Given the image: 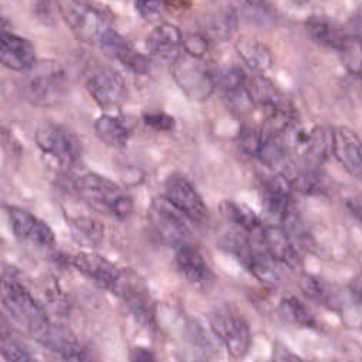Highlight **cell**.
Returning a JSON list of instances; mask_svg holds the SVG:
<instances>
[{"instance_id": "cell-1", "label": "cell", "mask_w": 362, "mask_h": 362, "mask_svg": "<svg viewBox=\"0 0 362 362\" xmlns=\"http://www.w3.org/2000/svg\"><path fill=\"white\" fill-rule=\"evenodd\" d=\"M18 90L25 102L38 107L59 103L68 90V74L55 59H41L23 74Z\"/></svg>"}, {"instance_id": "cell-2", "label": "cell", "mask_w": 362, "mask_h": 362, "mask_svg": "<svg viewBox=\"0 0 362 362\" xmlns=\"http://www.w3.org/2000/svg\"><path fill=\"white\" fill-rule=\"evenodd\" d=\"M74 189L79 198L93 211L117 221L127 219L133 212V201L110 180L86 173L74 181Z\"/></svg>"}, {"instance_id": "cell-3", "label": "cell", "mask_w": 362, "mask_h": 362, "mask_svg": "<svg viewBox=\"0 0 362 362\" xmlns=\"http://www.w3.org/2000/svg\"><path fill=\"white\" fill-rule=\"evenodd\" d=\"M1 304L10 317L24 325L31 335L49 322L45 310L25 288L13 267L3 269Z\"/></svg>"}, {"instance_id": "cell-4", "label": "cell", "mask_w": 362, "mask_h": 362, "mask_svg": "<svg viewBox=\"0 0 362 362\" xmlns=\"http://www.w3.org/2000/svg\"><path fill=\"white\" fill-rule=\"evenodd\" d=\"M283 140L287 153L301 160V167L318 168L332 154L334 127L317 124L307 130L296 120L283 130Z\"/></svg>"}, {"instance_id": "cell-5", "label": "cell", "mask_w": 362, "mask_h": 362, "mask_svg": "<svg viewBox=\"0 0 362 362\" xmlns=\"http://www.w3.org/2000/svg\"><path fill=\"white\" fill-rule=\"evenodd\" d=\"M57 7L65 24L81 41H99L102 34L112 28L113 17L105 7L76 0L58 1Z\"/></svg>"}, {"instance_id": "cell-6", "label": "cell", "mask_w": 362, "mask_h": 362, "mask_svg": "<svg viewBox=\"0 0 362 362\" xmlns=\"http://www.w3.org/2000/svg\"><path fill=\"white\" fill-rule=\"evenodd\" d=\"M171 75L181 90L197 102H205L218 88V75L204 58H195L185 52L171 64Z\"/></svg>"}, {"instance_id": "cell-7", "label": "cell", "mask_w": 362, "mask_h": 362, "mask_svg": "<svg viewBox=\"0 0 362 362\" xmlns=\"http://www.w3.org/2000/svg\"><path fill=\"white\" fill-rule=\"evenodd\" d=\"M83 83L92 99L103 109L117 107L127 98V86L120 72L99 61L88 62Z\"/></svg>"}, {"instance_id": "cell-8", "label": "cell", "mask_w": 362, "mask_h": 362, "mask_svg": "<svg viewBox=\"0 0 362 362\" xmlns=\"http://www.w3.org/2000/svg\"><path fill=\"white\" fill-rule=\"evenodd\" d=\"M34 139L40 150L64 168H72L81 161V143L75 133L64 124L44 120L37 126Z\"/></svg>"}, {"instance_id": "cell-9", "label": "cell", "mask_w": 362, "mask_h": 362, "mask_svg": "<svg viewBox=\"0 0 362 362\" xmlns=\"http://www.w3.org/2000/svg\"><path fill=\"white\" fill-rule=\"evenodd\" d=\"M209 325L233 358H243L247 354L252 334L247 321L238 311L228 305L214 308L209 314Z\"/></svg>"}, {"instance_id": "cell-10", "label": "cell", "mask_w": 362, "mask_h": 362, "mask_svg": "<svg viewBox=\"0 0 362 362\" xmlns=\"http://www.w3.org/2000/svg\"><path fill=\"white\" fill-rule=\"evenodd\" d=\"M6 212L11 230L23 246L35 252H45L54 247V233L44 221L18 206L8 205L6 206Z\"/></svg>"}, {"instance_id": "cell-11", "label": "cell", "mask_w": 362, "mask_h": 362, "mask_svg": "<svg viewBox=\"0 0 362 362\" xmlns=\"http://www.w3.org/2000/svg\"><path fill=\"white\" fill-rule=\"evenodd\" d=\"M148 223L160 242L165 245L184 246L189 236L187 218L165 197H158L151 202L148 211Z\"/></svg>"}, {"instance_id": "cell-12", "label": "cell", "mask_w": 362, "mask_h": 362, "mask_svg": "<svg viewBox=\"0 0 362 362\" xmlns=\"http://www.w3.org/2000/svg\"><path fill=\"white\" fill-rule=\"evenodd\" d=\"M218 88L225 106L235 116L249 115L256 106V96L247 85L246 74L239 66H230L218 75Z\"/></svg>"}, {"instance_id": "cell-13", "label": "cell", "mask_w": 362, "mask_h": 362, "mask_svg": "<svg viewBox=\"0 0 362 362\" xmlns=\"http://www.w3.org/2000/svg\"><path fill=\"white\" fill-rule=\"evenodd\" d=\"M164 197L187 219L202 223L208 219V209L195 187L181 174H171L164 184Z\"/></svg>"}, {"instance_id": "cell-14", "label": "cell", "mask_w": 362, "mask_h": 362, "mask_svg": "<svg viewBox=\"0 0 362 362\" xmlns=\"http://www.w3.org/2000/svg\"><path fill=\"white\" fill-rule=\"evenodd\" d=\"M71 263L81 274L92 280L100 288L115 294L119 293L123 284L122 273L107 259L92 252H81L72 257Z\"/></svg>"}, {"instance_id": "cell-15", "label": "cell", "mask_w": 362, "mask_h": 362, "mask_svg": "<svg viewBox=\"0 0 362 362\" xmlns=\"http://www.w3.org/2000/svg\"><path fill=\"white\" fill-rule=\"evenodd\" d=\"M100 49L109 58L122 64L126 69L137 75H146L151 69V61L147 55L136 51L132 44L116 30H106L99 38Z\"/></svg>"}, {"instance_id": "cell-16", "label": "cell", "mask_w": 362, "mask_h": 362, "mask_svg": "<svg viewBox=\"0 0 362 362\" xmlns=\"http://www.w3.org/2000/svg\"><path fill=\"white\" fill-rule=\"evenodd\" d=\"M0 61L7 69L27 72L37 64V54L31 41L11 31H1Z\"/></svg>"}, {"instance_id": "cell-17", "label": "cell", "mask_w": 362, "mask_h": 362, "mask_svg": "<svg viewBox=\"0 0 362 362\" xmlns=\"http://www.w3.org/2000/svg\"><path fill=\"white\" fill-rule=\"evenodd\" d=\"M259 240L267 253L277 262L291 270L301 267V257L294 247L290 235L280 226L266 225L259 230Z\"/></svg>"}, {"instance_id": "cell-18", "label": "cell", "mask_w": 362, "mask_h": 362, "mask_svg": "<svg viewBox=\"0 0 362 362\" xmlns=\"http://www.w3.org/2000/svg\"><path fill=\"white\" fill-rule=\"evenodd\" d=\"M146 47L151 55L173 64L184 52V35L177 25L163 21L150 31Z\"/></svg>"}, {"instance_id": "cell-19", "label": "cell", "mask_w": 362, "mask_h": 362, "mask_svg": "<svg viewBox=\"0 0 362 362\" xmlns=\"http://www.w3.org/2000/svg\"><path fill=\"white\" fill-rule=\"evenodd\" d=\"M332 154L351 175L362 178V140L354 130L345 126L334 129Z\"/></svg>"}, {"instance_id": "cell-20", "label": "cell", "mask_w": 362, "mask_h": 362, "mask_svg": "<svg viewBox=\"0 0 362 362\" xmlns=\"http://www.w3.org/2000/svg\"><path fill=\"white\" fill-rule=\"evenodd\" d=\"M291 191L293 189L284 174L274 175L263 184V205L266 211L273 216L279 218L281 223L297 212V208L291 197Z\"/></svg>"}, {"instance_id": "cell-21", "label": "cell", "mask_w": 362, "mask_h": 362, "mask_svg": "<svg viewBox=\"0 0 362 362\" xmlns=\"http://www.w3.org/2000/svg\"><path fill=\"white\" fill-rule=\"evenodd\" d=\"M308 35L318 44L344 52L355 40L348 31L334 20L324 16H311L305 20Z\"/></svg>"}, {"instance_id": "cell-22", "label": "cell", "mask_w": 362, "mask_h": 362, "mask_svg": "<svg viewBox=\"0 0 362 362\" xmlns=\"http://www.w3.org/2000/svg\"><path fill=\"white\" fill-rule=\"evenodd\" d=\"M239 14L235 7L223 6L201 16L199 28L209 41H228L238 30Z\"/></svg>"}, {"instance_id": "cell-23", "label": "cell", "mask_w": 362, "mask_h": 362, "mask_svg": "<svg viewBox=\"0 0 362 362\" xmlns=\"http://www.w3.org/2000/svg\"><path fill=\"white\" fill-rule=\"evenodd\" d=\"M175 263L188 281L202 288L209 287L215 281L212 270L208 267L204 256L198 249L189 245L180 246L175 252Z\"/></svg>"}, {"instance_id": "cell-24", "label": "cell", "mask_w": 362, "mask_h": 362, "mask_svg": "<svg viewBox=\"0 0 362 362\" xmlns=\"http://www.w3.org/2000/svg\"><path fill=\"white\" fill-rule=\"evenodd\" d=\"M235 48L246 66L259 75L269 71L273 65V52L257 38L242 35L238 38Z\"/></svg>"}, {"instance_id": "cell-25", "label": "cell", "mask_w": 362, "mask_h": 362, "mask_svg": "<svg viewBox=\"0 0 362 362\" xmlns=\"http://www.w3.org/2000/svg\"><path fill=\"white\" fill-rule=\"evenodd\" d=\"M293 191H297L304 195L321 197L327 195L329 191V182L327 177L318 168L300 167L290 170L284 174Z\"/></svg>"}, {"instance_id": "cell-26", "label": "cell", "mask_w": 362, "mask_h": 362, "mask_svg": "<svg viewBox=\"0 0 362 362\" xmlns=\"http://www.w3.org/2000/svg\"><path fill=\"white\" fill-rule=\"evenodd\" d=\"M245 269H247L249 273L262 284L269 287L277 286L281 279L279 263L267 253L260 240L255 242L253 253L249 262L246 263Z\"/></svg>"}, {"instance_id": "cell-27", "label": "cell", "mask_w": 362, "mask_h": 362, "mask_svg": "<svg viewBox=\"0 0 362 362\" xmlns=\"http://www.w3.org/2000/svg\"><path fill=\"white\" fill-rule=\"evenodd\" d=\"M117 296L123 298L126 307L140 324L146 327L153 324L154 308L147 291L143 287H139L133 283H123Z\"/></svg>"}, {"instance_id": "cell-28", "label": "cell", "mask_w": 362, "mask_h": 362, "mask_svg": "<svg viewBox=\"0 0 362 362\" xmlns=\"http://www.w3.org/2000/svg\"><path fill=\"white\" fill-rule=\"evenodd\" d=\"M72 240L85 249H95L103 240V225L95 218L79 215L68 219Z\"/></svg>"}, {"instance_id": "cell-29", "label": "cell", "mask_w": 362, "mask_h": 362, "mask_svg": "<svg viewBox=\"0 0 362 362\" xmlns=\"http://www.w3.org/2000/svg\"><path fill=\"white\" fill-rule=\"evenodd\" d=\"M95 133L105 144L122 148L127 144L130 132L126 123L116 116L102 115L95 120Z\"/></svg>"}, {"instance_id": "cell-30", "label": "cell", "mask_w": 362, "mask_h": 362, "mask_svg": "<svg viewBox=\"0 0 362 362\" xmlns=\"http://www.w3.org/2000/svg\"><path fill=\"white\" fill-rule=\"evenodd\" d=\"M219 212L223 215L225 219L246 230L247 233L259 232L263 228L260 218L249 206L243 204L230 199H223L219 204Z\"/></svg>"}, {"instance_id": "cell-31", "label": "cell", "mask_w": 362, "mask_h": 362, "mask_svg": "<svg viewBox=\"0 0 362 362\" xmlns=\"http://www.w3.org/2000/svg\"><path fill=\"white\" fill-rule=\"evenodd\" d=\"M300 290L305 297L313 300L314 303H318L329 310H338V301L334 296L332 290L320 279L314 276L304 274L298 283Z\"/></svg>"}, {"instance_id": "cell-32", "label": "cell", "mask_w": 362, "mask_h": 362, "mask_svg": "<svg viewBox=\"0 0 362 362\" xmlns=\"http://www.w3.org/2000/svg\"><path fill=\"white\" fill-rule=\"evenodd\" d=\"M235 8L245 20L262 27L270 25L276 18L273 7L264 1H245L239 3Z\"/></svg>"}, {"instance_id": "cell-33", "label": "cell", "mask_w": 362, "mask_h": 362, "mask_svg": "<svg viewBox=\"0 0 362 362\" xmlns=\"http://www.w3.org/2000/svg\"><path fill=\"white\" fill-rule=\"evenodd\" d=\"M281 311L283 314L293 321L294 324L305 328H315L317 321L313 317V314L308 311V308L297 298V297H284L281 300Z\"/></svg>"}, {"instance_id": "cell-34", "label": "cell", "mask_w": 362, "mask_h": 362, "mask_svg": "<svg viewBox=\"0 0 362 362\" xmlns=\"http://www.w3.org/2000/svg\"><path fill=\"white\" fill-rule=\"evenodd\" d=\"M1 355L6 362H38L24 346L6 334L1 335Z\"/></svg>"}, {"instance_id": "cell-35", "label": "cell", "mask_w": 362, "mask_h": 362, "mask_svg": "<svg viewBox=\"0 0 362 362\" xmlns=\"http://www.w3.org/2000/svg\"><path fill=\"white\" fill-rule=\"evenodd\" d=\"M262 137H263L262 130H257L253 127H242L238 136V147L243 154L256 158L262 144Z\"/></svg>"}, {"instance_id": "cell-36", "label": "cell", "mask_w": 362, "mask_h": 362, "mask_svg": "<svg viewBox=\"0 0 362 362\" xmlns=\"http://www.w3.org/2000/svg\"><path fill=\"white\" fill-rule=\"evenodd\" d=\"M341 58L349 72L362 76V44L358 38H355L344 52H341Z\"/></svg>"}, {"instance_id": "cell-37", "label": "cell", "mask_w": 362, "mask_h": 362, "mask_svg": "<svg viewBox=\"0 0 362 362\" xmlns=\"http://www.w3.org/2000/svg\"><path fill=\"white\" fill-rule=\"evenodd\" d=\"M208 47H209V40L201 34V33H197V34H189L187 37H184V52L191 55V57H195V58H204V55L206 54L208 51Z\"/></svg>"}, {"instance_id": "cell-38", "label": "cell", "mask_w": 362, "mask_h": 362, "mask_svg": "<svg viewBox=\"0 0 362 362\" xmlns=\"http://www.w3.org/2000/svg\"><path fill=\"white\" fill-rule=\"evenodd\" d=\"M146 126L157 130V132H170L175 126V120L173 116L164 112H146L141 116Z\"/></svg>"}, {"instance_id": "cell-39", "label": "cell", "mask_w": 362, "mask_h": 362, "mask_svg": "<svg viewBox=\"0 0 362 362\" xmlns=\"http://www.w3.org/2000/svg\"><path fill=\"white\" fill-rule=\"evenodd\" d=\"M164 6L165 3L161 1H136L134 4L137 13L146 21H157L164 11Z\"/></svg>"}, {"instance_id": "cell-40", "label": "cell", "mask_w": 362, "mask_h": 362, "mask_svg": "<svg viewBox=\"0 0 362 362\" xmlns=\"http://www.w3.org/2000/svg\"><path fill=\"white\" fill-rule=\"evenodd\" d=\"M273 362H303L297 355H294L291 351H288L284 345L276 344L273 349Z\"/></svg>"}, {"instance_id": "cell-41", "label": "cell", "mask_w": 362, "mask_h": 362, "mask_svg": "<svg viewBox=\"0 0 362 362\" xmlns=\"http://www.w3.org/2000/svg\"><path fill=\"white\" fill-rule=\"evenodd\" d=\"M129 362H157L154 354L144 346H134L129 352Z\"/></svg>"}, {"instance_id": "cell-42", "label": "cell", "mask_w": 362, "mask_h": 362, "mask_svg": "<svg viewBox=\"0 0 362 362\" xmlns=\"http://www.w3.org/2000/svg\"><path fill=\"white\" fill-rule=\"evenodd\" d=\"M349 212L362 223V195H352L345 202Z\"/></svg>"}, {"instance_id": "cell-43", "label": "cell", "mask_w": 362, "mask_h": 362, "mask_svg": "<svg viewBox=\"0 0 362 362\" xmlns=\"http://www.w3.org/2000/svg\"><path fill=\"white\" fill-rule=\"evenodd\" d=\"M359 296H361V300H362V290H361V293H359Z\"/></svg>"}]
</instances>
